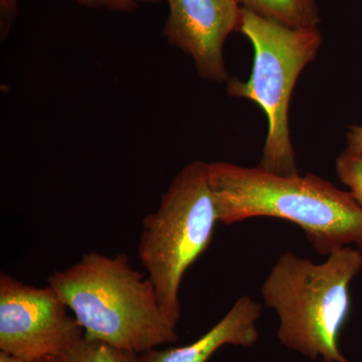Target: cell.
Masks as SVG:
<instances>
[{
    "instance_id": "obj_1",
    "label": "cell",
    "mask_w": 362,
    "mask_h": 362,
    "mask_svg": "<svg viewBox=\"0 0 362 362\" xmlns=\"http://www.w3.org/2000/svg\"><path fill=\"white\" fill-rule=\"evenodd\" d=\"M218 223L259 216L299 226L318 254L356 245L362 252V209L349 192L312 173L284 176L226 161L209 163Z\"/></svg>"
},
{
    "instance_id": "obj_2",
    "label": "cell",
    "mask_w": 362,
    "mask_h": 362,
    "mask_svg": "<svg viewBox=\"0 0 362 362\" xmlns=\"http://www.w3.org/2000/svg\"><path fill=\"white\" fill-rule=\"evenodd\" d=\"M74 313L84 337L140 354L178 340L149 278L131 267L127 255L92 252L47 279Z\"/></svg>"
},
{
    "instance_id": "obj_3",
    "label": "cell",
    "mask_w": 362,
    "mask_h": 362,
    "mask_svg": "<svg viewBox=\"0 0 362 362\" xmlns=\"http://www.w3.org/2000/svg\"><path fill=\"white\" fill-rule=\"evenodd\" d=\"M361 270L362 252L351 247L331 252L320 264L292 252L279 257L261 296L277 313L281 344L310 359L350 362L338 341L351 306L350 283Z\"/></svg>"
},
{
    "instance_id": "obj_4",
    "label": "cell",
    "mask_w": 362,
    "mask_h": 362,
    "mask_svg": "<svg viewBox=\"0 0 362 362\" xmlns=\"http://www.w3.org/2000/svg\"><path fill=\"white\" fill-rule=\"evenodd\" d=\"M239 32L254 49L247 82L230 78L228 94L251 100L268 119V133L259 168L278 175H299L290 137L289 104L302 71L316 59L322 45L318 28H290L242 7Z\"/></svg>"
},
{
    "instance_id": "obj_5",
    "label": "cell",
    "mask_w": 362,
    "mask_h": 362,
    "mask_svg": "<svg viewBox=\"0 0 362 362\" xmlns=\"http://www.w3.org/2000/svg\"><path fill=\"white\" fill-rule=\"evenodd\" d=\"M218 223L209 163L190 162L171 181L160 206L143 221L138 256L162 311L180 321V289L185 272L206 251Z\"/></svg>"
},
{
    "instance_id": "obj_6",
    "label": "cell",
    "mask_w": 362,
    "mask_h": 362,
    "mask_svg": "<svg viewBox=\"0 0 362 362\" xmlns=\"http://www.w3.org/2000/svg\"><path fill=\"white\" fill-rule=\"evenodd\" d=\"M49 286L0 275V350L26 362L59 356L84 337L75 316Z\"/></svg>"
},
{
    "instance_id": "obj_7",
    "label": "cell",
    "mask_w": 362,
    "mask_h": 362,
    "mask_svg": "<svg viewBox=\"0 0 362 362\" xmlns=\"http://www.w3.org/2000/svg\"><path fill=\"white\" fill-rule=\"evenodd\" d=\"M163 28L168 44L194 62L204 80L228 83L223 47L228 35L239 32L242 7L235 0H168Z\"/></svg>"
},
{
    "instance_id": "obj_8",
    "label": "cell",
    "mask_w": 362,
    "mask_h": 362,
    "mask_svg": "<svg viewBox=\"0 0 362 362\" xmlns=\"http://www.w3.org/2000/svg\"><path fill=\"white\" fill-rule=\"evenodd\" d=\"M262 306L251 297L239 298L230 311L206 334L190 344L166 349H150L138 362H207L225 345L249 349L258 342Z\"/></svg>"
},
{
    "instance_id": "obj_9",
    "label": "cell",
    "mask_w": 362,
    "mask_h": 362,
    "mask_svg": "<svg viewBox=\"0 0 362 362\" xmlns=\"http://www.w3.org/2000/svg\"><path fill=\"white\" fill-rule=\"evenodd\" d=\"M243 8L290 28H318L315 0H235Z\"/></svg>"
},
{
    "instance_id": "obj_10",
    "label": "cell",
    "mask_w": 362,
    "mask_h": 362,
    "mask_svg": "<svg viewBox=\"0 0 362 362\" xmlns=\"http://www.w3.org/2000/svg\"><path fill=\"white\" fill-rule=\"evenodd\" d=\"M59 358L65 362H138L139 354L117 349L100 340L83 337L66 349Z\"/></svg>"
},
{
    "instance_id": "obj_11",
    "label": "cell",
    "mask_w": 362,
    "mask_h": 362,
    "mask_svg": "<svg viewBox=\"0 0 362 362\" xmlns=\"http://www.w3.org/2000/svg\"><path fill=\"white\" fill-rule=\"evenodd\" d=\"M335 170L362 209V154H351L344 150L335 162Z\"/></svg>"
},
{
    "instance_id": "obj_12",
    "label": "cell",
    "mask_w": 362,
    "mask_h": 362,
    "mask_svg": "<svg viewBox=\"0 0 362 362\" xmlns=\"http://www.w3.org/2000/svg\"><path fill=\"white\" fill-rule=\"evenodd\" d=\"M158 0H76L80 6L89 8L107 9V11L131 13L147 2H156Z\"/></svg>"
},
{
    "instance_id": "obj_13",
    "label": "cell",
    "mask_w": 362,
    "mask_h": 362,
    "mask_svg": "<svg viewBox=\"0 0 362 362\" xmlns=\"http://www.w3.org/2000/svg\"><path fill=\"white\" fill-rule=\"evenodd\" d=\"M18 13V0H0V35L6 39Z\"/></svg>"
},
{
    "instance_id": "obj_14",
    "label": "cell",
    "mask_w": 362,
    "mask_h": 362,
    "mask_svg": "<svg viewBox=\"0 0 362 362\" xmlns=\"http://www.w3.org/2000/svg\"><path fill=\"white\" fill-rule=\"evenodd\" d=\"M346 144L345 151L362 154V126H350L346 132Z\"/></svg>"
},
{
    "instance_id": "obj_15",
    "label": "cell",
    "mask_w": 362,
    "mask_h": 362,
    "mask_svg": "<svg viewBox=\"0 0 362 362\" xmlns=\"http://www.w3.org/2000/svg\"><path fill=\"white\" fill-rule=\"evenodd\" d=\"M0 362H26L18 357L11 356V354H6V352H0Z\"/></svg>"
},
{
    "instance_id": "obj_16",
    "label": "cell",
    "mask_w": 362,
    "mask_h": 362,
    "mask_svg": "<svg viewBox=\"0 0 362 362\" xmlns=\"http://www.w3.org/2000/svg\"><path fill=\"white\" fill-rule=\"evenodd\" d=\"M35 362H65L59 356H47Z\"/></svg>"
}]
</instances>
